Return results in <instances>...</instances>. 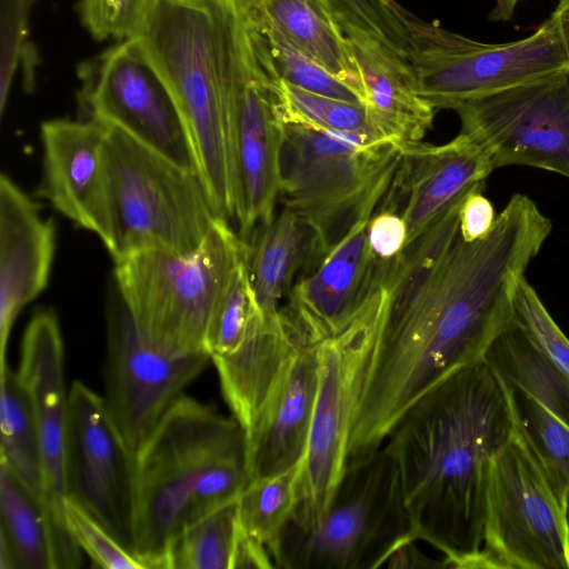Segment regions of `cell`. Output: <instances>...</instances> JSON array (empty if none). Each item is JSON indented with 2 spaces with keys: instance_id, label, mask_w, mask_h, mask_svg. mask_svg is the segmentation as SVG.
<instances>
[{
  "instance_id": "cell-1",
  "label": "cell",
  "mask_w": 569,
  "mask_h": 569,
  "mask_svg": "<svg viewBox=\"0 0 569 569\" xmlns=\"http://www.w3.org/2000/svg\"><path fill=\"white\" fill-rule=\"evenodd\" d=\"M470 189L396 258L379 260L382 298L358 373L347 463L379 450L412 403L483 360L513 322L517 284L552 223L528 196L516 193L485 238L466 241L459 212Z\"/></svg>"
},
{
  "instance_id": "cell-2",
  "label": "cell",
  "mask_w": 569,
  "mask_h": 569,
  "mask_svg": "<svg viewBox=\"0 0 569 569\" xmlns=\"http://www.w3.org/2000/svg\"><path fill=\"white\" fill-rule=\"evenodd\" d=\"M508 391L481 360L421 396L388 433L416 540L443 567L485 568L486 495L491 457L510 438Z\"/></svg>"
},
{
  "instance_id": "cell-3",
  "label": "cell",
  "mask_w": 569,
  "mask_h": 569,
  "mask_svg": "<svg viewBox=\"0 0 569 569\" xmlns=\"http://www.w3.org/2000/svg\"><path fill=\"white\" fill-rule=\"evenodd\" d=\"M244 0H151L134 38L171 92L217 214L233 220L230 127Z\"/></svg>"
},
{
  "instance_id": "cell-4",
  "label": "cell",
  "mask_w": 569,
  "mask_h": 569,
  "mask_svg": "<svg viewBox=\"0 0 569 569\" xmlns=\"http://www.w3.org/2000/svg\"><path fill=\"white\" fill-rule=\"evenodd\" d=\"M248 483L241 425L183 395L136 456L132 553L144 569H171L182 530Z\"/></svg>"
},
{
  "instance_id": "cell-5",
  "label": "cell",
  "mask_w": 569,
  "mask_h": 569,
  "mask_svg": "<svg viewBox=\"0 0 569 569\" xmlns=\"http://www.w3.org/2000/svg\"><path fill=\"white\" fill-rule=\"evenodd\" d=\"M247 253L246 240L219 218L190 254L146 250L116 260L117 295L142 342L172 358L207 353L212 310Z\"/></svg>"
},
{
  "instance_id": "cell-6",
  "label": "cell",
  "mask_w": 569,
  "mask_h": 569,
  "mask_svg": "<svg viewBox=\"0 0 569 569\" xmlns=\"http://www.w3.org/2000/svg\"><path fill=\"white\" fill-rule=\"evenodd\" d=\"M416 541L397 465L381 447L346 465L322 517H291L267 547L282 569H376Z\"/></svg>"
},
{
  "instance_id": "cell-7",
  "label": "cell",
  "mask_w": 569,
  "mask_h": 569,
  "mask_svg": "<svg viewBox=\"0 0 569 569\" xmlns=\"http://www.w3.org/2000/svg\"><path fill=\"white\" fill-rule=\"evenodd\" d=\"M401 147L363 134L284 123L279 200L310 230L306 270L361 211L379 204Z\"/></svg>"
},
{
  "instance_id": "cell-8",
  "label": "cell",
  "mask_w": 569,
  "mask_h": 569,
  "mask_svg": "<svg viewBox=\"0 0 569 569\" xmlns=\"http://www.w3.org/2000/svg\"><path fill=\"white\" fill-rule=\"evenodd\" d=\"M108 234L113 261L146 250L194 252L216 221L198 173L108 126L104 144Z\"/></svg>"
},
{
  "instance_id": "cell-9",
  "label": "cell",
  "mask_w": 569,
  "mask_h": 569,
  "mask_svg": "<svg viewBox=\"0 0 569 569\" xmlns=\"http://www.w3.org/2000/svg\"><path fill=\"white\" fill-rule=\"evenodd\" d=\"M403 17L417 93L435 109L456 110L467 101L569 69L551 14L533 33L505 43L472 40L407 10Z\"/></svg>"
},
{
  "instance_id": "cell-10",
  "label": "cell",
  "mask_w": 569,
  "mask_h": 569,
  "mask_svg": "<svg viewBox=\"0 0 569 569\" xmlns=\"http://www.w3.org/2000/svg\"><path fill=\"white\" fill-rule=\"evenodd\" d=\"M481 552L489 569H569L568 510L516 421L490 460Z\"/></svg>"
},
{
  "instance_id": "cell-11",
  "label": "cell",
  "mask_w": 569,
  "mask_h": 569,
  "mask_svg": "<svg viewBox=\"0 0 569 569\" xmlns=\"http://www.w3.org/2000/svg\"><path fill=\"white\" fill-rule=\"evenodd\" d=\"M280 81L268 42L247 9L229 143L233 221L243 240L271 221L280 196L284 130Z\"/></svg>"
},
{
  "instance_id": "cell-12",
  "label": "cell",
  "mask_w": 569,
  "mask_h": 569,
  "mask_svg": "<svg viewBox=\"0 0 569 569\" xmlns=\"http://www.w3.org/2000/svg\"><path fill=\"white\" fill-rule=\"evenodd\" d=\"M382 298L379 277L353 320L318 342L319 387L298 476L293 518L312 522L327 511L346 468V449L361 363L373 341Z\"/></svg>"
},
{
  "instance_id": "cell-13",
  "label": "cell",
  "mask_w": 569,
  "mask_h": 569,
  "mask_svg": "<svg viewBox=\"0 0 569 569\" xmlns=\"http://www.w3.org/2000/svg\"><path fill=\"white\" fill-rule=\"evenodd\" d=\"M462 133L495 169L526 166L569 179V69L462 103Z\"/></svg>"
},
{
  "instance_id": "cell-14",
  "label": "cell",
  "mask_w": 569,
  "mask_h": 569,
  "mask_svg": "<svg viewBox=\"0 0 569 569\" xmlns=\"http://www.w3.org/2000/svg\"><path fill=\"white\" fill-rule=\"evenodd\" d=\"M79 78L80 100L88 118L123 131L198 173L174 99L134 38L124 39L81 64Z\"/></svg>"
},
{
  "instance_id": "cell-15",
  "label": "cell",
  "mask_w": 569,
  "mask_h": 569,
  "mask_svg": "<svg viewBox=\"0 0 569 569\" xmlns=\"http://www.w3.org/2000/svg\"><path fill=\"white\" fill-rule=\"evenodd\" d=\"M106 329L101 396L110 420L136 457L211 359L207 353L172 358L148 348L118 295L108 305Z\"/></svg>"
},
{
  "instance_id": "cell-16",
  "label": "cell",
  "mask_w": 569,
  "mask_h": 569,
  "mask_svg": "<svg viewBox=\"0 0 569 569\" xmlns=\"http://www.w3.org/2000/svg\"><path fill=\"white\" fill-rule=\"evenodd\" d=\"M63 340L52 310L36 312L21 341L18 377L36 418L43 466V495L54 546L56 569H77L81 550L64 518L68 498L69 391L64 380Z\"/></svg>"
},
{
  "instance_id": "cell-17",
  "label": "cell",
  "mask_w": 569,
  "mask_h": 569,
  "mask_svg": "<svg viewBox=\"0 0 569 569\" xmlns=\"http://www.w3.org/2000/svg\"><path fill=\"white\" fill-rule=\"evenodd\" d=\"M136 457L102 396L81 381L69 389L68 497L132 553Z\"/></svg>"
},
{
  "instance_id": "cell-18",
  "label": "cell",
  "mask_w": 569,
  "mask_h": 569,
  "mask_svg": "<svg viewBox=\"0 0 569 569\" xmlns=\"http://www.w3.org/2000/svg\"><path fill=\"white\" fill-rule=\"evenodd\" d=\"M108 124L51 119L41 124L43 150L39 196L102 243L108 234L104 144Z\"/></svg>"
},
{
  "instance_id": "cell-19",
  "label": "cell",
  "mask_w": 569,
  "mask_h": 569,
  "mask_svg": "<svg viewBox=\"0 0 569 569\" xmlns=\"http://www.w3.org/2000/svg\"><path fill=\"white\" fill-rule=\"evenodd\" d=\"M378 207L361 211L289 292L287 310L316 341L342 331L372 289L378 259L369 247L367 229Z\"/></svg>"
},
{
  "instance_id": "cell-20",
  "label": "cell",
  "mask_w": 569,
  "mask_h": 569,
  "mask_svg": "<svg viewBox=\"0 0 569 569\" xmlns=\"http://www.w3.org/2000/svg\"><path fill=\"white\" fill-rule=\"evenodd\" d=\"M492 171L486 152L462 132L443 144H408L401 148L399 163L378 208L403 218L409 244L459 196L483 182Z\"/></svg>"
},
{
  "instance_id": "cell-21",
  "label": "cell",
  "mask_w": 569,
  "mask_h": 569,
  "mask_svg": "<svg viewBox=\"0 0 569 569\" xmlns=\"http://www.w3.org/2000/svg\"><path fill=\"white\" fill-rule=\"evenodd\" d=\"M56 227L9 176L0 177V369L14 321L47 287Z\"/></svg>"
},
{
  "instance_id": "cell-22",
  "label": "cell",
  "mask_w": 569,
  "mask_h": 569,
  "mask_svg": "<svg viewBox=\"0 0 569 569\" xmlns=\"http://www.w3.org/2000/svg\"><path fill=\"white\" fill-rule=\"evenodd\" d=\"M309 340L315 339L286 308L274 316H264L260 310L233 352L211 357L223 399L246 435L264 410L297 351Z\"/></svg>"
},
{
  "instance_id": "cell-23",
  "label": "cell",
  "mask_w": 569,
  "mask_h": 569,
  "mask_svg": "<svg viewBox=\"0 0 569 569\" xmlns=\"http://www.w3.org/2000/svg\"><path fill=\"white\" fill-rule=\"evenodd\" d=\"M318 342L300 347L246 435L249 483L287 471L305 457L319 387Z\"/></svg>"
},
{
  "instance_id": "cell-24",
  "label": "cell",
  "mask_w": 569,
  "mask_h": 569,
  "mask_svg": "<svg viewBox=\"0 0 569 569\" xmlns=\"http://www.w3.org/2000/svg\"><path fill=\"white\" fill-rule=\"evenodd\" d=\"M340 30L359 70L365 106L379 136L401 148L422 141L432 127L435 108L417 93L409 60L366 32Z\"/></svg>"
},
{
  "instance_id": "cell-25",
  "label": "cell",
  "mask_w": 569,
  "mask_h": 569,
  "mask_svg": "<svg viewBox=\"0 0 569 569\" xmlns=\"http://www.w3.org/2000/svg\"><path fill=\"white\" fill-rule=\"evenodd\" d=\"M261 32H272L355 89L365 103L361 77L349 43L317 0H246Z\"/></svg>"
},
{
  "instance_id": "cell-26",
  "label": "cell",
  "mask_w": 569,
  "mask_h": 569,
  "mask_svg": "<svg viewBox=\"0 0 569 569\" xmlns=\"http://www.w3.org/2000/svg\"><path fill=\"white\" fill-rule=\"evenodd\" d=\"M309 253L310 230L287 208L252 232L247 266L262 315L274 316L280 311L281 299L289 295L298 270L308 262Z\"/></svg>"
},
{
  "instance_id": "cell-27",
  "label": "cell",
  "mask_w": 569,
  "mask_h": 569,
  "mask_svg": "<svg viewBox=\"0 0 569 569\" xmlns=\"http://www.w3.org/2000/svg\"><path fill=\"white\" fill-rule=\"evenodd\" d=\"M0 569H56L52 527L44 501L2 460Z\"/></svg>"
},
{
  "instance_id": "cell-28",
  "label": "cell",
  "mask_w": 569,
  "mask_h": 569,
  "mask_svg": "<svg viewBox=\"0 0 569 569\" xmlns=\"http://www.w3.org/2000/svg\"><path fill=\"white\" fill-rule=\"evenodd\" d=\"M483 360L501 380L540 400L569 428V381L536 349L515 320L496 338Z\"/></svg>"
},
{
  "instance_id": "cell-29",
  "label": "cell",
  "mask_w": 569,
  "mask_h": 569,
  "mask_svg": "<svg viewBox=\"0 0 569 569\" xmlns=\"http://www.w3.org/2000/svg\"><path fill=\"white\" fill-rule=\"evenodd\" d=\"M0 460L28 488L43 495L38 427L29 395L17 371L0 369Z\"/></svg>"
},
{
  "instance_id": "cell-30",
  "label": "cell",
  "mask_w": 569,
  "mask_h": 569,
  "mask_svg": "<svg viewBox=\"0 0 569 569\" xmlns=\"http://www.w3.org/2000/svg\"><path fill=\"white\" fill-rule=\"evenodd\" d=\"M501 381L508 391L517 426L561 506L569 510V428L540 400L516 385Z\"/></svg>"
},
{
  "instance_id": "cell-31",
  "label": "cell",
  "mask_w": 569,
  "mask_h": 569,
  "mask_svg": "<svg viewBox=\"0 0 569 569\" xmlns=\"http://www.w3.org/2000/svg\"><path fill=\"white\" fill-rule=\"evenodd\" d=\"M300 463L248 483L237 500L242 527L268 547L293 516L298 505Z\"/></svg>"
},
{
  "instance_id": "cell-32",
  "label": "cell",
  "mask_w": 569,
  "mask_h": 569,
  "mask_svg": "<svg viewBox=\"0 0 569 569\" xmlns=\"http://www.w3.org/2000/svg\"><path fill=\"white\" fill-rule=\"evenodd\" d=\"M237 500L182 530L173 549L171 569H230L238 526Z\"/></svg>"
},
{
  "instance_id": "cell-33",
  "label": "cell",
  "mask_w": 569,
  "mask_h": 569,
  "mask_svg": "<svg viewBox=\"0 0 569 569\" xmlns=\"http://www.w3.org/2000/svg\"><path fill=\"white\" fill-rule=\"evenodd\" d=\"M279 110L284 123L355 132L375 140L387 141L372 126L363 103L313 93L282 79L279 84Z\"/></svg>"
},
{
  "instance_id": "cell-34",
  "label": "cell",
  "mask_w": 569,
  "mask_h": 569,
  "mask_svg": "<svg viewBox=\"0 0 569 569\" xmlns=\"http://www.w3.org/2000/svg\"><path fill=\"white\" fill-rule=\"evenodd\" d=\"M259 312L246 257L233 271L212 310L206 335V350L210 359L233 352Z\"/></svg>"
},
{
  "instance_id": "cell-35",
  "label": "cell",
  "mask_w": 569,
  "mask_h": 569,
  "mask_svg": "<svg viewBox=\"0 0 569 569\" xmlns=\"http://www.w3.org/2000/svg\"><path fill=\"white\" fill-rule=\"evenodd\" d=\"M333 22L366 32L409 60L410 32L405 9L395 0H317Z\"/></svg>"
},
{
  "instance_id": "cell-36",
  "label": "cell",
  "mask_w": 569,
  "mask_h": 569,
  "mask_svg": "<svg viewBox=\"0 0 569 569\" xmlns=\"http://www.w3.org/2000/svg\"><path fill=\"white\" fill-rule=\"evenodd\" d=\"M513 320L536 349L569 381V338L525 276L513 296Z\"/></svg>"
},
{
  "instance_id": "cell-37",
  "label": "cell",
  "mask_w": 569,
  "mask_h": 569,
  "mask_svg": "<svg viewBox=\"0 0 569 569\" xmlns=\"http://www.w3.org/2000/svg\"><path fill=\"white\" fill-rule=\"evenodd\" d=\"M33 0H1L0 112L3 114L13 77L23 67L26 90L33 87L36 50L28 39Z\"/></svg>"
},
{
  "instance_id": "cell-38",
  "label": "cell",
  "mask_w": 569,
  "mask_h": 569,
  "mask_svg": "<svg viewBox=\"0 0 569 569\" xmlns=\"http://www.w3.org/2000/svg\"><path fill=\"white\" fill-rule=\"evenodd\" d=\"M261 33L268 42L278 73L283 81L321 96L363 103L362 98L355 89L320 63L289 46L278 34Z\"/></svg>"
},
{
  "instance_id": "cell-39",
  "label": "cell",
  "mask_w": 569,
  "mask_h": 569,
  "mask_svg": "<svg viewBox=\"0 0 569 569\" xmlns=\"http://www.w3.org/2000/svg\"><path fill=\"white\" fill-rule=\"evenodd\" d=\"M64 518L74 542L97 567L144 569L133 553L69 497L64 501Z\"/></svg>"
},
{
  "instance_id": "cell-40",
  "label": "cell",
  "mask_w": 569,
  "mask_h": 569,
  "mask_svg": "<svg viewBox=\"0 0 569 569\" xmlns=\"http://www.w3.org/2000/svg\"><path fill=\"white\" fill-rule=\"evenodd\" d=\"M151 0H80L83 27L97 40L131 38Z\"/></svg>"
},
{
  "instance_id": "cell-41",
  "label": "cell",
  "mask_w": 569,
  "mask_h": 569,
  "mask_svg": "<svg viewBox=\"0 0 569 569\" xmlns=\"http://www.w3.org/2000/svg\"><path fill=\"white\" fill-rule=\"evenodd\" d=\"M369 247L381 261L396 258L408 242V229L403 218L396 211L378 208L371 216L367 229Z\"/></svg>"
},
{
  "instance_id": "cell-42",
  "label": "cell",
  "mask_w": 569,
  "mask_h": 569,
  "mask_svg": "<svg viewBox=\"0 0 569 569\" xmlns=\"http://www.w3.org/2000/svg\"><path fill=\"white\" fill-rule=\"evenodd\" d=\"M483 182L475 184L465 196L459 212V232L463 240L485 238L493 227L496 216L490 200L482 193Z\"/></svg>"
},
{
  "instance_id": "cell-43",
  "label": "cell",
  "mask_w": 569,
  "mask_h": 569,
  "mask_svg": "<svg viewBox=\"0 0 569 569\" xmlns=\"http://www.w3.org/2000/svg\"><path fill=\"white\" fill-rule=\"evenodd\" d=\"M272 567L267 547L251 536L238 519L230 569H268Z\"/></svg>"
},
{
  "instance_id": "cell-44",
  "label": "cell",
  "mask_w": 569,
  "mask_h": 569,
  "mask_svg": "<svg viewBox=\"0 0 569 569\" xmlns=\"http://www.w3.org/2000/svg\"><path fill=\"white\" fill-rule=\"evenodd\" d=\"M551 17L558 27L569 60V0H557Z\"/></svg>"
},
{
  "instance_id": "cell-45",
  "label": "cell",
  "mask_w": 569,
  "mask_h": 569,
  "mask_svg": "<svg viewBox=\"0 0 569 569\" xmlns=\"http://www.w3.org/2000/svg\"><path fill=\"white\" fill-rule=\"evenodd\" d=\"M520 0H495L489 19L498 22L511 20Z\"/></svg>"
}]
</instances>
